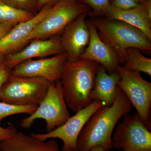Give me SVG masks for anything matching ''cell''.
Wrapping results in <instances>:
<instances>
[{"instance_id":"cell-1","label":"cell","mask_w":151,"mask_h":151,"mask_svg":"<svg viewBox=\"0 0 151 151\" xmlns=\"http://www.w3.org/2000/svg\"><path fill=\"white\" fill-rule=\"evenodd\" d=\"M133 106L129 98L118 86L113 104L97 110L81 130L77 142V151H89L97 146L105 150L113 148L112 135L121 118L129 114Z\"/></svg>"},{"instance_id":"cell-2","label":"cell","mask_w":151,"mask_h":151,"mask_svg":"<svg viewBox=\"0 0 151 151\" xmlns=\"http://www.w3.org/2000/svg\"><path fill=\"white\" fill-rule=\"evenodd\" d=\"M101 65L89 60H67L61 81L65 103L76 113L90 105L96 75Z\"/></svg>"},{"instance_id":"cell-3","label":"cell","mask_w":151,"mask_h":151,"mask_svg":"<svg viewBox=\"0 0 151 151\" xmlns=\"http://www.w3.org/2000/svg\"><path fill=\"white\" fill-rule=\"evenodd\" d=\"M89 20L96 27L101 39L116 52L121 65L127 61L128 49L136 48L150 52L151 41L137 28L121 21L102 17L91 18Z\"/></svg>"},{"instance_id":"cell-4","label":"cell","mask_w":151,"mask_h":151,"mask_svg":"<svg viewBox=\"0 0 151 151\" xmlns=\"http://www.w3.org/2000/svg\"><path fill=\"white\" fill-rule=\"evenodd\" d=\"M91 11L78 0H60L52 6L30 35L28 42L59 35L78 17Z\"/></svg>"},{"instance_id":"cell-5","label":"cell","mask_w":151,"mask_h":151,"mask_svg":"<svg viewBox=\"0 0 151 151\" xmlns=\"http://www.w3.org/2000/svg\"><path fill=\"white\" fill-rule=\"evenodd\" d=\"M70 117L62 83L59 80L50 84L37 109L32 114L23 119L20 126L24 129H29L36 120L42 119L46 122L47 131L49 132L62 126Z\"/></svg>"},{"instance_id":"cell-6","label":"cell","mask_w":151,"mask_h":151,"mask_svg":"<svg viewBox=\"0 0 151 151\" xmlns=\"http://www.w3.org/2000/svg\"><path fill=\"white\" fill-rule=\"evenodd\" d=\"M116 71L121 76L118 86L127 95L132 106L149 130L151 129V83L143 78L140 72L119 65Z\"/></svg>"},{"instance_id":"cell-7","label":"cell","mask_w":151,"mask_h":151,"mask_svg":"<svg viewBox=\"0 0 151 151\" xmlns=\"http://www.w3.org/2000/svg\"><path fill=\"white\" fill-rule=\"evenodd\" d=\"M50 84L42 78L11 76L1 90L0 101L18 106L39 105Z\"/></svg>"},{"instance_id":"cell-8","label":"cell","mask_w":151,"mask_h":151,"mask_svg":"<svg viewBox=\"0 0 151 151\" xmlns=\"http://www.w3.org/2000/svg\"><path fill=\"white\" fill-rule=\"evenodd\" d=\"M113 148L121 151H151V132L137 113L128 114L112 135Z\"/></svg>"},{"instance_id":"cell-9","label":"cell","mask_w":151,"mask_h":151,"mask_svg":"<svg viewBox=\"0 0 151 151\" xmlns=\"http://www.w3.org/2000/svg\"><path fill=\"white\" fill-rule=\"evenodd\" d=\"M105 105L103 102L94 100L87 107L75 113L62 126L45 134L33 133L31 135L42 141L59 139L63 142V150L77 151V140L81 130L93 113Z\"/></svg>"},{"instance_id":"cell-10","label":"cell","mask_w":151,"mask_h":151,"mask_svg":"<svg viewBox=\"0 0 151 151\" xmlns=\"http://www.w3.org/2000/svg\"><path fill=\"white\" fill-rule=\"evenodd\" d=\"M68 56L66 52L53 56L25 60L12 69V76L35 77L49 83L61 80Z\"/></svg>"},{"instance_id":"cell-11","label":"cell","mask_w":151,"mask_h":151,"mask_svg":"<svg viewBox=\"0 0 151 151\" xmlns=\"http://www.w3.org/2000/svg\"><path fill=\"white\" fill-rule=\"evenodd\" d=\"M88 13H84L78 17L61 33L60 43L67 55V60L80 58L89 44L90 35L86 19Z\"/></svg>"},{"instance_id":"cell-12","label":"cell","mask_w":151,"mask_h":151,"mask_svg":"<svg viewBox=\"0 0 151 151\" xmlns=\"http://www.w3.org/2000/svg\"><path fill=\"white\" fill-rule=\"evenodd\" d=\"M21 50L6 55L5 63L13 69L25 60L44 58L65 52L60 43V36L45 39H34Z\"/></svg>"},{"instance_id":"cell-13","label":"cell","mask_w":151,"mask_h":151,"mask_svg":"<svg viewBox=\"0 0 151 151\" xmlns=\"http://www.w3.org/2000/svg\"><path fill=\"white\" fill-rule=\"evenodd\" d=\"M86 22L90 38L89 44L80 58L97 63L108 73L116 72L117 67L121 65L119 56L112 47L101 39L94 25L89 19H86Z\"/></svg>"},{"instance_id":"cell-14","label":"cell","mask_w":151,"mask_h":151,"mask_svg":"<svg viewBox=\"0 0 151 151\" xmlns=\"http://www.w3.org/2000/svg\"><path fill=\"white\" fill-rule=\"evenodd\" d=\"M52 6H46L27 21L14 27L0 39V53L7 55L21 50L29 43L28 38Z\"/></svg>"},{"instance_id":"cell-15","label":"cell","mask_w":151,"mask_h":151,"mask_svg":"<svg viewBox=\"0 0 151 151\" xmlns=\"http://www.w3.org/2000/svg\"><path fill=\"white\" fill-rule=\"evenodd\" d=\"M6 128L10 132V136L1 143L0 151H68L60 150L55 139L39 140L32 135L19 132L12 124Z\"/></svg>"},{"instance_id":"cell-16","label":"cell","mask_w":151,"mask_h":151,"mask_svg":"<svg viewBox=\"0 0 151 151\" xmlns=\"http://www.w3.org/2000/svg\"><path fill=\"white\" fill-rule=\"evenodd\" d=\"M121 76L116 72L108 73L103 66H100L96 75L92 97L99 100L105 106L113 104L117 94L118 84Z\"/></svg>"},{"instance_id":"cell-17","label":"cell","mask_w":151,"mask_h":151,"mask_svg":"<svg viewBox=\"0 0 151 151\" xmlns=\"http://www.w3.org/2000/svg\"><path fill=\"white\" fill-rule=\"evenodd\" d=\"M106 17L110 19L124 22L137 28L143 32L151 41V20L142 3L134 8L126 10L116 8L111 4V11Z\"/></svg>"},{"instance_id":"cell-18","label":"cell","mask_w":151,"mask_h":151,"mask_svg":"<svg viewBox=\"0 0 151 151\" xmlns=\"http://www.w3.org/2000/svg\"><path fill=\"white\" fill-rule=\"evenodd\" d=\"M127 61L122 67L126 69L144 72L151 76V59L143 55L139 49L130 48L127 50Z\"/></svg>"},{"instance_id":"cell-19","label":"cell","mask_w":151,"mask_h":151,"mask_svg":"<svg viewBox=\"0 0 151 151\" xmlns=\"http://www.w3.org/2000/svg\"><path fill=\"white\" fill-rule=\"evenodd\" d=\"M35 15L9 5L0 0V23L17 25L30 19Z\"/></svg>"},{"instance_id":"cell-20","label":"cell","mask_w":151,"mask_h":151,"mask_svg":"<svg viewBox=\"0 0 151 151\" xmlns=\"http://www.w3.org/2000/svg\"><path fill=\"white\" fill-rule=\"evenodd\" d=\"M38 105L18 106L0 101V125L6 117L19 114H32L37 109Z\"/></svg>"},{"instance_id":"cell-21","label":"cell","mask_w":151,"mask_h":151,"mask_svg":"<svg viewBox=\"0 0 151 151\" xmlns=\"http://www.w3.org/2000/svg\"><path fill=\"white\" fill-rule=\"evenodd\" d=\"M81 3L92 9L88 13L91 18L106 17L111 11V0H80Z\"/></svg>"},{"instance_id":"cell-22","label":"cell","mask_w":151,"mask_h":151,"mask_svg":"<svg viewBox=\"0 0 151 151\" xmlns=\"http://www.w3.org/2000/svg\"><path fill=\"white\" fill-rule=\"evenodd\" d=\"M16 8L27 11L35 14L38 12V0H1Z\"/></svg>"},{"instance_id":"cell-23","label":"cell","mask_w":151,"mask_h":151,"mask_svg":"<svg viewBox=\"0 0 151 151\" xmlns=\"http://www.w3.org/2000/svg\"><path fill=\"white\" fill-rule=\"evenodd\" d=\"M111 3L116 8L124 10L134 8L140 4L139 0H111Z\"/></svg>"},{"instance_id":"cell-24","label":"cell","mask_w":151,"mask_h":151,"mask_svg":"<svg viewBox=\"0 0 151 151\" xmlns=\"http://www.w3.org/2000/svg\"><path fill=\"white\" fill-rule=\"evenodd\" d=\"M12 70V69L8 66L5 63L0 65V92L3 86L10 78Z\"/></svg>"},{"instance_id":"cell-25","label":"cell","mask_w":151,"mask_h":151,"mask_svg":"<svg viewBox=\"0 0 151 151\" xmlns=\"http://www.w3.org/2000/svg\"><path fill=\"white\" fill-rule=\"evenodd\" d=\"M60 0H38V9L39 12L46 6H52Z\"/></svg>"},{"instance_id":"cell-26","label":"cell","mask_w":151,"mask_h":151,"mask_svg":"<svg viewBox=\"0 0 151 151\" xmlns=\"http://www.w3.org/2000/svg\"><path fill=\"white\" fill-rule=\"evenodd\" d=\"M15 24L0 23V39L7 33Z\"/></svg>"},{"instance_id":"cell-27","label":"cell","mask_w":151,"mask_h":151,"mask_svg":"<svg viewBox=\"0 0 151 151\" xmlns=\"http://www.w3.org/2000/svg\"><path fill=\"white\" fill-rule=\"evenodd\" d=\"M10 136V132L7 128H4L0 126V144L4 140Z\"/></svg>"},{"instance_id":"cell-28","label":"cell","mask_w":151,"mask_h":151,"mask_svg":"<svg viewBox=\"0 0 151 151\" xmlns=\"http://www.w3.org/2000/svg\"><path fill=\"white\" fill-rule=\"evenodd\" d=\"M149 18L151 20V0H147L142 3Z\"/></svg>"},{"instance_id":"cell-29","label":"cell","mask_w":151,"mask_h":151,"mask_svg":"<svg viewBox=\"0 0 151 151\" xmlns=\"http://www.w3.org/2000/svg\"><path fill=\"white\" fill-rule=\"evenodd\" d=\"M89 151H106L105 149L101 146H95Z\"/></svg>"},{"instance_id":"cell-30","label":"cell","mask_w":151,"mask_h":151,"mask_svg":"<svg viewBox=\"0 0 151 151\" xmlns=\"http://www.w3.org/2000/svg\"><path fill=\"white\" fill-rule=\"evenodd\" d=\"M5 55L0 53V65H2L5 62Z\"/></svg>"},{"instance_id":"cell-31","label":"cell","mask_w":151,"mask_h":151,"mask_svg":"<svg viewBox=\"0 0 151 151\" xmlns=\"http://www.w3.org/2000/svg\"><path fill=\"white\" fill-rule=\"evenodd\" d=\"M147 1V0H139L140 3L144 2L145 1Z\"/></svg>"},{"instance_id":"cell-32","label":"cell","mask_w":151,"mask_h":151,"mask_svg":"<svg viewBox=\"0 0 151 151\" xmlns=\"http://www.w3.org/2000/svg\"><path fill=\"white\" fill-rule=\"evenodd\" d=\"M106 151H115L114 150H106Z\"/></svg>"},{"instance_id":"cell-33","label":"cell","mask_w":151,"mask_h":151,"mask_svg":"<svg viewBox=\"0 0 151 151\" xmlns=\"http://www.w3.org/2000/svg\"><path fill=\"white\" fill-rule=\"evenodd\" d=\"M78 1H80V0H78Z\"/></svg>"}]
</instances>
